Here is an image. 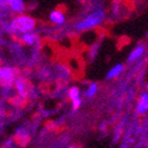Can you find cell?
I'll use <instances>...</instances> for the list:
<instances>
[{"mask_svg":"<svg viewBox=\"0 0 148 148\" xmlns=\"http://www.w3.org/2000/svg\"><path fill=\"white\" fill-rule=\"evenodd\" d=\"M34 27H36V20L32 17L24 13H20L17 17H14L11 20L8 26L10 31L16 34H23L25 32L32 31L34 30Z\"/></svg>","mask_w":148,"mask_h":148,"instance_id":"1","label":"cell"},{"mask_svg":"<svg viewBox=\"0 0 148 148\" xmlns=\"http://www.w3.org/2000/svg\"><path fill=\"white\" fill-rule=\"evenodd\" d=\"M104 16L106 14L102 10L94 11L91 13H89L84 19H82L78 24H76V30H78V31L91 30V29L98 26L104 20Z\"/></svg>","mask_w":148,"mask_h":148,"instance_id":"2","label":"cell"},{"mask_svg":"<svg viewBox=\"0 0 148 148\" xmlns=\"http://www.w3.org/2000/svg\"><path fill=\"white\" fill-rule=\"evenodd\" d=\"M16 79V70L11 66L0 65V82L4 85H11Z\"/></svg>","mask_w":148,"mask_h":148,"instance_id":"3","label":"cell"},{"mask_svg":"<svg viewBox=\"0 0 148 148\" xmlns=\"http://www.w3.org/2000/svg\"><path fill=\"white\" fill-rule=\"evenodd\" d=\"M69 98L72 103V109L73 110H77L81 106H82V98H81V91L77 87H72L69 89Z\"/></svg>","mask_w":148,"mask_h":148,"instance_id":"4","label":"cell"},{"mask_svg":"<svg viewBox=\"0 0 148 148\" xmlns=\"http://www.w3.org/2000/svg\"><path fill=\"white\" fill-rule=\"evenodd\" d=\"M5 3L8 10L16 14L24 13V11H25V3H24V0H5Z\"/></svg>","mask_w":148,"mask_h":148,"instance_id":"5","label":"cell"},{"mask_svg":"<svg viewBox=\"0 0 148 148\" xmlns=\"http://www.w3.org/2000/svg\"><path fill=\"white\" fill-rule=\"evenodd\" d=\"M136 112L139 114H145L146 112H148V92L141 95L136 106Z\"/></svg>","mask_w":148,"mask_h":148,"instance_id":"6","label":"cell"},{"mask_svg":"<svg viewBox=\"0 0 148 148\" xmlns=\"http://www.w3.org/2000/svg\"><path fill=\"white\" fill-rule=\"evenodd\" d=\"M21 36V42L24 44L26 45H34L37 42H38V37H37V34H34L32 31H29V32H25L20 34Z\"/></svg>","mask_w":148,"mask_h":148,"instance_id":"7","label":"cell"},{"mask_svg":"<svg viewBox=\"0 0 148 148\" xmlns=\"http://www.w3.org/2000/svg\"><path fill=\"white\" fill-rule=\"evenodd\" d=\"M50 20L53 24H56V25H62V24L65 23V16H64L63 12L55 10L50 13Z\"/></svg>","mask_w":148,"mask_h":148,"instance_id":"8","label":"cell"},{"mask_svg":"<svg viewBox=\"0 0 148 148\" xmlns=\"http://www.w3.org/2000/svg\"><path fill=\"white\" fill-rule=\"evenodd\" d=\"M145 52V46L143 45H138L136 47H134V50L130 52L129 57H128V62H134L138 60Z\"/></svg>","mask_w":148,"mask_h":148,"instance_id":"9","label":"cell"},{"mask_svg":"<svg viewBox=\"0 0 148 148\" xmlns=\"http://www.w3.org/2000/svg\"><path fill=\"white\" fill-rule=\"evenodd\" d=\"M13 83L16 84V89H17L19 96L25 97V95H26V83H25V81H24L23 78H17V79H14Z\"/></svg>","mask_w":148,"mask_h":148,"instance_id":"10","label":"cell"},{"mask_svg":"<svg viewBox=\"0 0 148 148\" xmlns=\"http://www.w3.org/2000/svg\"><path fill=\"white\" fill-rule=\"evenodd\" d=\"M123 71V65L122 64H116L114 65L112 69H110L107 73V78L108 79H112V78H115L117 76H120V73Z\"/></svg>","mask_w":148,"mask_h":148,"instance_id":"11","label":"cell"},{"mask_svg":"<svg viewBox=\"0 0 148 148\" xmlns=\"http://www.w3.org/2000/svg\"><path fill=\"white\" fill-rule=\"evenodd\" d=\"M97 84L96 83H91L90 85H89V88H88V90H87V96L88 97H94L95 95H96V92H97Z\"/></svg>","mask_w":148,"mask_h":148,"instance_id":"12","label":"cell"},{"mask_svg":"<svg viewBox=\"0 0 148 148\" xmlns=\"http://www.w3.org/2000/svg\"><path fill=\"white\" fill-rule=\"evenodd\" d=\"M147 37H148V32H147Z\"/></svg>","mask_w":148,"mask_h":148,"instance_id":"13","label":"cell"}]
</instances>
